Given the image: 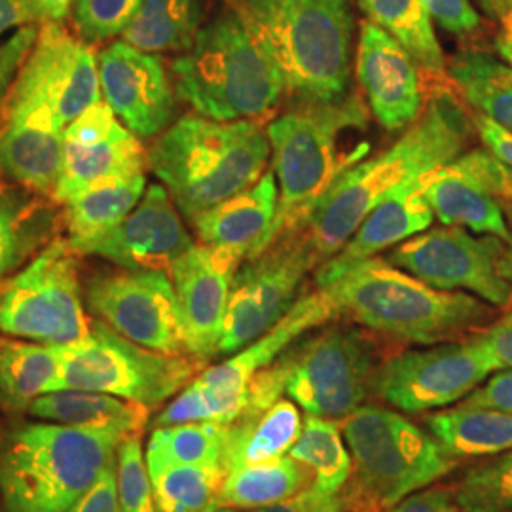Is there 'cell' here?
<instances>
[{
	"mask_svg": "<svg viewBox=\"0 0 512 512\" xmlns=\"http://www.w3.org/2000/svg\"><path fill=\"white\" fill-rule=\"evenodd\" d=\"M385 512H467L448 488H423Z\"/></svg>",
	"mask_w": 512,
	"mask_h": 512,
	"instance_id": "7dc6e473",
	"label": "cell"
},
{
	"mask_svg": "<svg viewBox=\"0 0 512 512\" xmlns=\"http://www.w3.org/2000/svg\"><path fill=\"white\" fill-rule=\"evenodd\" d=\"M431 19L452 35L465 37L480 29L482 19L471 0H421Z\"/></svg>",
	"mask_w": 512,
	"mask_h": 512,
	"instance_id": "ee69618b",
	"label": "cell"
},
{
	"mask_svg": "<svg viewBox=\"0 0 512 512\" xmlns=\"http://www.w3.org/2000/svg\"><path fill=\"white\" fill-rule=\"evenodd\" d=\"M245 258L236 249L194 243L169 270L183 319L186 351L202 363L219 355L232 279Z\"/></svg>",
	"mask_w": 512,
	"mask_h": 512,
	"instance_id": "ffe728a7",
	"label": "cell"
},
{
	"mask_svg": "<svg viewBox=\"0 0 512 512\" xmlns=\"http://www.w3.org/2000/svg\"><path fill=\"white\" fill-rule=\"evenodd\" d=\"M421 194L442 226H461L511 241L505 211L512 207V167L488 148H469L429 173Z\"/></svg>",
	"mask_w": 512,
	"mask_h": 512,
	"instance_id": "e0dca14e",
	"label": "cell"
},
{
	"mask_svg": "<svg viewBox=\"0 0 512 512\" xmlns=\"http://www.w3.org/2000/svg\"><path fill=\"white\" fill-rule=\"evenodd\" d=\"M171 73L177 97L217 122L262 120L287 97L274 63L230 8L203 25Z\"/></svg>",
	"mask_w": 512,
	"mask_h": 512,
	"instance_id": "52a82bcc",
	"label": "cell"
},
{
	"mask_svg": "<svg viewBox=\"0 0 512 512\" xmlns=\"http://www.w3.org/2000/svg\"><path fill=\"white\" fill-rule=\"evenodd\" d=\"M65 129L46 112L4 109L0 126V171L14 183L52 194L63 165Z\"/></svg>",
	"mask_w": 512,
	"mask_h": 512,
	"instance_id": "cb8c5ba5",
	"label": "cell"
},
{
	"mask_svg": "<svg viewBox=\"0 0 512 512\" xmlns=\"http://www.w3.org/2000/svg\"><path fill=\"white\" fill-rule=\"evenodd\" d=\"M52 224V209L27 188L0 183V281L44 245Z\"/></svg>",
	"mask_w": 512,
	"mask_h": 512,
	"instance_id": "d590c367",
	"label": "cell"
},
{
	"mask_svg": "<svg viewBox=\"0 0 512 512\" xmlns=\"http://www.w3.org/2000/svg\"><path fill=\"white\" fill-rule=\"evenodd\" d=\"M355 495L363 512H385L456 469V458L431 431L399 410L363 404L342 423Z\"/></svg>",
	"mask_w": 512,
	"mask_h": 512,
	"instance_id": "ba28073f",
	"label": "cell"
},
{
	"mask_svg": "<svg viewBox=\"0 0 512 512\" xmlns=\"http://www.w3.org/2000/svg\"><path fill=\"white\" fill-rule=\"evenodd\" d=\"M452 492L467 512H512V450L471 467Z\"/></svg>",
	"mask_w": 512,
	"mask_h": 512,
	"instance_id": "ab89813d",
	"label": "cell"
},
{
	"mask_svg": "<svg viewBox=\"0 0 512 512\" xmlns=\"http://www.w3.org/2000/svg\"><path fill=\"white\" fill-rule=\"evenodd\" d=\"M38 23L23 25L14 31V35L0 42V126H2V112L8 92L18 76L21 65L25 63L27 55L33 50L38 37Z\"/></svg>",
	"mask_w": 512,
	"mask_h": 512,
	"instance_id": "7bdbcfd3",
	"label": "cell"
},
{
	"mask_svg": "<svg viewBox=\"0 0 512 512\" xmlns=\"http://www.w3.org/2000/svg\"><path fill=\"white\" fill-rule=\"evenodd\" d=\"M228 440L230 425L226 423L200 421L164 425L152 431L147 452L184 465L226 469Z\"/></svg>",
	"mask_w": 512,
	"mask_h": 512,
	"instance_id": "f35d334b",
	"label": "cell"
},
{
	"mask_svg": "<svg viewBox=\"0 0 512 512\" xmlns=\"http://www.w3.org/2000/svg\"><path fill=\"white\" fill-rule=\"evenodd\" d=\"M0 452H2V450H0Z\"/></svg>",
	"mask_w": 512,
	"mask_h": 512,
	"instance_id": "91938a15",
	"label": "cell"
},
{
	"mask_svg": "<svg viewBox=\"0 0 512 512\" xmlns=\"http://www.w3.org/2000/svg\"><path fill=\"white\" fill-rule=\"evenodd\" d=\"M448 80L467 107L512 133V65L490 52L467 50L448 61Z\"/></svg>",
	"mask_w": 512,
	"mask_h": 512,
	"instance_id": "f546056e",
	"label": "cell"
},
{
	"mask_svg": "<svg viewBox=\"0 0 512 512\" xmlns=\"http://www.w3.org/2000/svg\"><path fill=\"white\" fill-rule=\"evenodd\" d=\"M355 76L382 128L404 131L418 120L427 101L421 71L395 38L370 21L361 25Z\"/></svg>",
	"mask_w": 512,
	"mask_h": 512,
	"instance_id": "7402d4cb",
	"label": "cell"
},
{
	"mask_svg": "<svg viewBox=\"0 0 512 512\" xmlns=\"http://www.w3.org/2000/svg\"><path fill=\"white\" fill-rule=\"evenodd\" d=\"M200 29V0H145L122 40L147 54H184L194 46Z\"/></svg>",
	"mask_w": 512,
	"mask_h": 512,
	"instance_id": "e575fe53",
	"label": "cell"
},
{
	"mask_svg": "<svg viewBox=\"0 0 512 512\" xmlns=\"http://www.w3.org/2000/svg\"><path fill=\"white\" fill-rule=\"evenodd\" d=\"M74 0H35L40 23H63L73 10Z\"/></svg>",
	"mask_w": 512,
	"mask_h": 512,
	"instance_id": "f5cc1de1",
	"label": "cell"
},
{
	"mask_svg": "<svg viewBox=\"0 0 512 512\" xmlns=\"http://www.w3.org/2000/svg\"><path fill=\"white\" fill-rule=\"evenodd\" d=\"M308 482H311L310 471L289 454L238 465L224 476L215 505L238 511H258L304 492L310 488Z\"/></svg>",
	"mask_w": 512,
	"mask_h": 512,
	"instance_id": "83f0119b",
	"label": "cell"
},
{
	"mask_svg": "<svg viewBox=\"0 0 512 512\" xmlns=\"http://www.w3.org/2000/svg\"><path fill=\"white\" fill-rule=\"evenodd\" d=\"M101 97L99 54L92 44L71 35L63 23H42L4 109L40 110L65 129Z\"/></svg>",
	"mask_w": 512,
	"mask_h": 512,
	"instance_id": "9a60e30c",
	"label": "cell"
},
{
	"mask_svg": "<svg viewBox=\"0 0 512 512\" xmlns=\"http://www.w3.org/2000/svg\"><path fill=\"white\" fill-rule=\"evenodd\" d=\"M76 251L55 238L18 274L0 283V332L50 346H73L90 334Z\"/></svg>",
	"mask_w": 512,
	"mask_h": 512,
	"instance_id": "8fae6325",
	"label": "cell"
},
{
	"mask_svg": "<svg viewBox=\"0 0 512 512\" xmlns=\"http://www.w3.org/2000/svg\"><path fill=\"white\" fill-rule=\"evenodd\" d=\"M425 423L456 458H490L512 450V412L459 404L427 416Z\"/></svg>",
	"mask_w": 512,
	"mask_h": 512,
	"instance_id": "1f68e13d",
	"label": "cell"
},
{
	"mask_svg": "<svg viewBox=\"0 0 512 512\" xmlns=\"http://www.w3.org/2000/svg\"><path fill=\"white\" fill-rule=\"evenodd\" d=\"M192 245L183 215L164 184H150L126 219L73 249L78 255L101 256L124 270L169 272Z\"/></svg>",
	"mask_w": 512,
	"mask_h": 512,
	"instance_id": "44dd1931",
	"label": "cell"
},
{
	"mask_svg": "<svg viewBox=\"0 0 512 512\" xmlns=\"http://www.w3.org/2000/svg\"><path fill=\"white\" fill-rule=\"evenodd\" d=\"M29 416L84 429H109L122 435H141L150 408L97 391L59 389L44 393L27 408Z\"/></svg>",
	"mask_w": 512,
	"mask_h": 512,
	"instance_id": "4316f807",
	"label": "cell"
},
{
	"mask_svg": "<svg viewBox=\"0 0 512 512\" xmlns=\"http://www.w3.org/2000/svg\"><path fill=\"white\" fill-rule=\"evenodd\" d=\"M145 458L158 512H205L215 505L224 467L184 465L152 452Z\"/></svg>",
	"mask_w": 512,
	"mask_h": 512,
	"instance_id": "8d00e7d4",
	"label": "cell"
},
{
	"mask_svg": "<svg viewBox=\"0 0 512 512\" xmlns=\"http://www.w3.org/2000/svg\"><path fill=\"white\" fill-rule=\"evenodd\" d=\"M505 215H507V222H509V228H511V241H509V247H511L512 251V207H509V209L505 211Z\"/></svg>",
	"mask_w": 512,
	"mask_h": 512,
	"instance_id": "6f0895ef",
	"label": "cell"
},
{
	"mask_svg": "<svg viewBox=\"0 0 512 512\" xmlns=\"http://www.w3.org/2000/svg\"><path fill=\"white\" fill-rule=\"evenodd\" d=\"M86 302L110 329L143 348L188 355L183 319L169 272L118 270L88 281Z\"/></svg>",
	"mask_w": 512,
	"mask_h": 512,
	"instance_id": "2e32d148",
	"label": "cell"
},
{
	"mask_svg": "<svg viewBox=\"0 0 512 512\" xmlns=\"http://www.w3.org/2000/svg\"><path fill=\"white\" fill-rule=\"evenodd\" d=\"M501 25H503V29L495 38V50L503 61L512 65V16L507 21H503Z\"/></svg>",
	"mask_w": 512,
	"mask_h": 512,
	"instance_id": "db71d44e",
	"label": "cell"
},
{
	"mask_svg": "<svg viewBox=\"0 0 512 512\" xmlns=\"http://www.w3.org/2000/svg\"><path fill=\"white\" fill-rule=\"evenodd\" d=\"M116 473L122 512H158L139 435L122 440L116 454Z\"/></svg>",
	"mask_w": 512,
	"mask_h": 512,
	"instance_id": "b9f144b4",
	"label": "cell"
},
{
	"mask_svg": "<svg viewBox=\"0 0 512 512\" xmlns=\"http://www.w3.org/2000/svg\"><path fill=\"white\" fill-rule=\"evenodd\" d=\"M497 370L512 368V310L480 330Z\"/></svg>",
	"mask_w": 512,
	"mask_h": 512,
	"instance_id": "c3c4849f",
	"label": "cell"
},
{
	"mask_svg": "<svg viewBox=\"0 0 512 512\" xmlns=\"http://www.w3.org/2000/svg\"><path fill=\"white\" fill-rule=\"evenodd\" d=\"M482 10L501 23L512 16V0H478Z\"/></svg>",
	"mask_w": 512,
	"mask_h": 512,
	"instance_id": "11a10c76",
	"label": "cell"
},
{
	"mask_svg": "<svg viewBox=\"0 0 512 512\" xmlns=\"http://www.w3.org/2000/svg\"><path fill=\"white\" fill-rule=\"evenodd\" d=\"M63 346L0 336V403L21 410L54 391L61 374Z\"/></svg>",
	"mask_w": 512,
	"mask_h": 512,
	"instance_id": "f1b7e54d",
	"label": "cell"
},
{
	"mask_svg": "<svg viewBox=\"0 0 512 512\" xmlns=\"http://www.w3.org/2000/svg\"><path fill=\"white\" fill-rule=\"evenodd\" d=\"M387 260L440 291L475 294L512 308V251L505 239L461 226L425 230L393 247Z\"/></svg>",
	"mask_w": 512,
	"mask_h": 512,
	"instance_id": "7c38bea8",
	"label": "cell"
},
{
	"mask_svg": "<svg viewBox=\"0 0 512 512\" xmlns=\"http://www.w3.org/2000/svg\"><path fill=\"white\" fill-rule=\"evenodd\" d=\"M124 439L109 429L52 421L21 425L0 452L4 511H69L116 458Z\"/></svg>",
	"mask_w": 512,
	"mask_h": 512,
	"instance_id": "8992f818",
	"label": "cell"
},
{
	"mask_svg": "<svg viewBox=\"0 0 512 512\" xmlns=\"http://www.w3.org/2000/svg\"><path fill=\"white\" fill-rule=\"evenodd\" d=\"M145 190L147 177L131 175L95 184L63 203L69 243L78 247L107 234L137 207Z\"/></svg>",
	"mask_w": 512,
	"mask_h": 512,
	"instance_id": "836d02e7",
	"label": "cell"
},
{
	"mask_svg": "<svg viewBox=\"0 0 512 512\" xmlns=\"http://www.w3.org/2000/svg\"><path fill=\"white\" fill-rule=\"evenodd\" d=\"M494 372V357L475 332L387 359L374 376L372 393L403 414H423L458 404Z\"/></svg>",
	"mask_w": 512,
	"mask_h": 512,
	"instance_id": "5bb4252c",
	"label": "cell"
},
{
	"mask_svg": "<svg viewBox=\"0 0 512 512\" xmlns=\"http://www.w3.org/2000/svg\"><path fill=\"white\" fill-rule=\"evenodd\" d=\"M277 200L279 190L274 171H266L253 186L209 209L192 226L200 243L253 256L274 222Z\"/></svg>",
	"mask_w": 512,
	"mask_h": 512,
	"instance_id": "484cf974",
	"label": "cell"
},
{
	"mask_svg": "<svg viewBox=\"0 0 512 512\" xmlns=\"http://www.w3.org/2000/svg\"><path fill=\"white\" fill-rule=\"evenodd\" d=\"M67 512H122L118 495V473L116 458L95 480L92 488L82 495Z\"/></svg>",
	"mask_w": 512,
	"mask_h": 512,
	"instance_id": "f6af8a7d",
	"label": "cell"
},
{
	"mask_svg": "<svg viewBox=\"0 0 512 512\" xmlns=\"http://www.w3.org/2000/svg\"><path fill=\"white\" fill-rule=\"evenodd\" d=\"M334 512H342V509H338V511H334Z\"/></svg>",
	"mask_w": 512,
	"mask_h": 512,
	"instance_id": "680465c9",
	"label": "cell"
},
{
	"mask_svg": "<svg viewBox=\"0 0 512 512\" xmlns=\"http://www.w3.org/2000/svg\"><path fill=\"white\" fill-rule=\"evenodd\" d=\"M463 406L495 408L512 412V368L497 370L486 382L461 401Z\"/></svg>",
	"mask_w": 512,
	"mask_h": 512,
	"instance_id": "bcb514c9",
	"label": "cell"
},
{
	"mask_svg": "<svg viewBox=\"0 0 512 512\" xmlns=\"http://www.w3.org/2000/svg\"><path fill=\"white\" fill-rule=\"evenodd\" d=\"M272 147L260 120L217 122L183 116L148 148V167L183 219L198 217L247 190L266 173Z\"/></svg>",
	"mask_w": 512,
	"mask_h": 512,
	"instance_id": "5b68a950",
	"label": "cell"
},
{
	"mask_svg": "<svg viewBox=\"0 0 512 512\" xmlns=\"http://www.w3.org/2000/svg\"><path fill=\"white\" fill-rule=\"evenodd\" d=\"M31 23H40L35 0H0V37Z\"/></svg>",
	"mask_w": 512,
	"mask_h": 512,
	"instance_id": "816d5d0a",
	"label": "cell"
},
{
	"mask_svg": "<svg viewBox=\"0 0 512 512\" xmlns=\"http://www.w3.org/2000/svg\"><path fill=\"white\" fill-rule=\"evenodd\" d=\"M475 120L476 135L482 141V145L494 152L495 156L512 167V133L501 128L484 114H473Z\"/></svg>",
	"mask_w": 512,
	"mask_h": 512,
	"instance_id": "f907efd6",
	"label": "cell"
},
{
	"mask_svg": "<svg viewBox=\"0 0 512 512\" xmlns=\"http://www.w3.org/2000/svg\"><path fill=\"white\" fill-rule=\"evenodd\" d=\"M289 456L311 473V486L321 494L338 497L351 476V456L334 420L308 416Z\"/></svg>",
	"mask_w": 512,
	"mask_h": 512,
	"instance_id": "74e56055",
	"label": "cell"
},
{
	"mask_svg": "<svg viewBox=\"0 0 512 512\" xmlns=\"http://www.w3.org/2000/svg\"><path fill=\"white\" fill-rule=\"evenodd\" d=\"M147 167L148 150L141 145V139L118 122L103 139L90 143L65 141L63 165L52 198L54 202L67 203L95 184L145 175Z\"/></svg>",
	"mask_w": 512,
	"mask_h": 512,
	"instance_id": "d4e9b609",
	"label": "cell"
},
{
	"mask_svg": "<svg viewBox=\"0 0 512 512\" xmlns=\"http://www.w3.org/2000/svg\"><path fill=\"white\" fill-rule=\"evenodd\" d=\"M99 82L110 109L139 139H156L173 124L179 97L160 55L112 42L99 52Z\"/></svg>",
	"mask_w": 512,
	"mask_h": 512,
	"instance_id": "d6986e66",
	"label": "cell"
},
{
	"mask_svg": "<svg viewBox=\"0 0 512 512\" xmlns=\"http://www.w3.org/2000/svg\"><path fill=\"white\" fill-rule=\"evenodd\" d=\"M205 512H245L238 511V509H228V507H217V505H213V507H209Z\"/></svg>",
	"mask_w": 512,
	"mask_h": 512,
	"instance_id": "9f6ffc18",
	"label": "cell"
},
{
	"mask_svg": "<svg viewBox=\"0 0 512 512\" xmlns=\"http://www.w3.org/2000/svg\"><path fill=\"white\" fill-rule=\"evenodd\" d=\"M334 317L338 315L323 289L304 294L275 327L264 332L249 346L239 349L230 359L203 370L194 378V382L219 406L222 420L234 423L247 410L249 385L255 380L256 374L274 365L306 332L327 325Z\"/></svg>",
	"mask_w": 512,
	"mask_h": 512,
	"instance_id": "ac0fdd59",
	"label": "cell"
},
{
	"mask_svg": "<svg viewBox=\"0 0 512 512\" xmlns=\"http://www.w3.org/2000/svg\"><path fill=\"white\" fill-rule=\"evenodd\" d=\"M323 291L336 315L416 346L467 338L494 323L497 310L475 294L435 289L380 256L355 264Z\"/></svg>",
	"mask_w": 512,
	"mask_h": 512,
	"instance_id": "3957f363",
	"label": "cell"
},
{
	"mask_svg": "<svg viewBox=\"0 0 512 512\" xmlns=\"http://www.w3.org/2000/svg\"><path fill=\"white\" fill-rule=\"evenodd\" d=\"M342 509V503L338 497L317 492L313 486L306 488L304 492L294 495L291 499L277 503L272 507H264L253 512H334Z\"/></svg>",
	"mask_w": 512,
	"mask_h": 512,
	"instance_id": "681fc988",
	"label": "cell"
},
{
	"mask_svg": "<svg viewBox=\"0 0 512 512\" xmlns=\"http://www.w3.org/2000/svg\"><path fill=\"white\" fill-rule=\"evenodd\" d=\"M421 184L423 181L404 188L366 215L342 249L317 268L315 281L319 289L336 281L355 264L374 258L431 228L435 215L421 194Z\"/></svg>",
	"mask_w": 512,
	"mask_h": 512,
	"instance_id": "603a6c76",
	"label": "cell"
},
{
	"mask_svg": "<svg viewBox=\"0 0 512 512\" xmlns=\"http://www.w3.org/2000/svg\"><path fill=\"white\" fill-rule=\"evenodd\" d=\"M321 260L300 230L239 264L224 315L219 355H234L275 327L298 302V294Z\"/></svg>",
	"mask_w": 512,
	"mask_h": 512,
	"instance_id": "4fadbf2b",
	"label": "cell"
},
{
	"mask_svg": "<svg viewBox=\"0 0 512 512\" xmlns=\"http://www.w3.org/2000/svg\"><path fill=\"white\" fill-rule=\"evenodd\" d=\"M475 135V120L463 99L439 84L418 120L391 147L346 171L294 230L308 238L323 264L342 249L372 209L454 162L469 150Z\"/></svg>",
	"mask_w": 512,
	"mask_h": 512,
	"instance_id": "6da1fadb",
	"label": "cell"
},
{
	"mask_svg": "<svg viewBox=\"0 0 512 512\" xmlns=\"http://www.w3.org/2000/svg\"><path fill=\"white\" fill-rule=\"evenodd\" d=\"M300 408L291 399H279L268 410L230 423L226 473L232 467L287 456L302 431Z\"/></svg>",
	"mask_w": 512,
	"mask_h": 512,
	"instance_id": "d6a6232c",
	"label": "cell"
},
{
	"mask_svg": "<svg viewBox=\"0 0 512 512\" xmlns=\"http://www.w3.org/2000/svg\"><path fill=\"white\" fill-rule=\"evenodd\" d=\"M287 395L308 416L346 420L365 404L378 353L363 330L334 325L294 342L274 365Z\"/></svg>",
	"mask_w": 512,
	"mask_h": 512,
	"instance_id": "30bf717a",
	"label": "cell"
},
{
	"mask_svg": "<svg viewBox=\"0 0 512 512\" xmlns=\"http://www.w3.org/2000/svg\"><path fill=\"white\" fill-rule=\"evenodd\" d=\"M368 112L359 92L349 90L330 101L296 103L266 126L279 200L255 255L298 228L336 181L370 156Z\"/></svg>",
	"mask_w": 512,
	"mask_h": 512,
	"instance_id": "7a4b0ae2",
	"label": "cell"
},
{
	"mask_svg": "<svg viewBox=\"0 0 512 512\" xmlns=\"http://www.w3.org/2000/svg\"><path fill=\"white\" fill-rule=\"evenodd\" d=\"M202 361L192 355H165L143 348L103 321H92L90 334L63 346L59 389L107 393L147 408L158 406L190 384Z\"/></svg>",
	"mask_w": 512,
	"mask_h": 512,
	"instance_id": "9c48e42d",
	"label": "cell"
},
{
	"mask_svg": "<svg viewBox=\"0 0 512 512\" xmlns=\"http://www.w3.org/2000/svg\"><path fill=\"white\" fill-rule=\"evenodd\" d=\"M370 23L395 38L421 73L442 82L448 80V63L442 52L433 19L421 0H357Z\"/></svg>",
	"mask_w": 512,
	"mask_h": 512,
	"instance_id": "4dcf8cb0",
	"label": "cell"
},
{
	"mask_svg": "<svg viewBox=\"0 0 512 512\" xmlns=\"http://www.w3.org/2000/svg\"><path fill=\"white\" fill-rule=\"evenodd\" d=\"M145 0H74L73 23L78 37L90 44L122 37Z\"/></svg>",
	"mask_w": 512,
	"mask_h": 512,
	"instance_id": "60d3db41",
	"label": "cell"
},
{
	"mask_svg": "<svg viewBox=\"0 0 512 512\" xmlns=\"http://www.w3.org/2000/svg\"><path fill=\"white\" fill-rule=\"evenodd\" d=\"M281 74L296 103L330 101L351 90L353 14L349 0H226Z\"/></svg>",
	"mask_w": 512,
	"mask_h": 512,
	"instance_id": "277c9868",
	"label": "cell"
}]
</instances>
